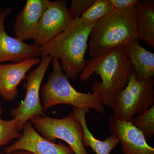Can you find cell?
<instances>
[{
  "label": "cell",
  "mask_w": 154,
  "mask_h": 154,
  "mask_svg": "<svg viewBox=\"0 0 154 154\" xmlns=\"http://www.w3.org/2000/svg\"><path fill=\"white\" fill-rule=\"evenodd\" d=\"M132 70V63L124 46L91 58L80 79L86 82L94 73L99 75L101 82H95L92 90L100 96L104 106L113 108L116 98L126 87Z\"/></svg>",
  "instance_id": "cell-1"
},
{
  "label": "cell",
  "mask_w": 154,
  "mask_h": 154,
  "mask_svg": "<svg viewBox=\"0 0 154 154\" xmlns=\"http://www.w3.org/2000/svg\"><path fill=\"white\" fill-rule=\"evenodd\" d=\"M98 21H88L81 17L74 19L65 30L40 46L41 57L50 56L60 60L61 67L67 78L76 79L88 63L85 56L88 41L91 30Z\"/></svg>",
  "instance_id": "cell-2"
},
{
  "label": "cell",
  "mask_w": 154,
  "mask_h": 154,
  "mask_svg": "<svg viewBox=\"0 0 154 154\" xmlns=\"http://www.w3.org/2000/svg\"><path fill=\"white\" fill-rule=\"evenodd\" d=\"M89 38V55L91 58L124 47L130 42L138 39L135 7L113 10L97 22Z\"/></svg>",
  "instance_id": "cell-3"
},
{
  "label": "cell",
  "mask_w": 154,
  "mask_h": 154,
  "mask_svg": "<svg viewBox=\"0 0 154 154\" xmlns=\"http://www.w3.org/2000/svg\"><path fill=\"white\" fill-rule=\"evenodd\" d=\"M52 63V71L47 83L40 89L44 111L54 105L66 104L77 108H92L98 113H105V107L98 94L77 91L68 80L59 60L53 58Z\"/></svg>",
  "instance_id": "cell-4"
},
{
  "label": "cell",
  "mask_w": 154,
  "mask_h": 154,
  "mask_svg": "<svg viewBox=\"0 0 154 154\" xmlns=\"http://www.w3.org/2000/svg\"><path fill=\"white\" fill-rule=\"evenodd\" d=\"M154 86L153 78L138 81L133 69L126 87L116 100L113 115L120 120L130 122L134 116L153 106Z\"/></svg>",
  "instance_id": "cell-5"
},
{
  "label": "cell",
  "mask_w": 154,
  "mask_h": 154,
  "mask_svg": "<svg viewBox=\"0 0 154 154\" xmlns=\"http://www.w3.org/2000/svg\"><path fill=\"white\" fill-rule=\"evenodd\" d=\"M43 137L52 142L62 140L68 144L74 154H89L83 145V130L73 112L61 119L36 116L29 120Z\"/></svg>",
  "instance_id": "cell-6"
},
{
  "label": "cell",
  "mask_w": 154,
  "mask_h": 154,
  "mask_svg": "<svg viewBox=\"0 0 154 154\" xmlns=\"http://www.w3.org/2000/svg\"><path fill=\"white\" fill-rule=\"evenodd\" d=\"M52 59L50 56L42 57L37 67L25 78L27 82L24 85L26 89L25 99L19 106L11 111V116L17 120L19 131L22 129L23 125L30 119L44 116L39 92L42 80Z\"/></svg>",
  "instance_id": "cell-7"
},
{
  "label": "cell",
  "mask_w": 154,
  "mask_h": 154,
  "mask_svg": "<svg viewBox=\"0 0 154 154\" xmlns=\"http://www.w3.org/2000/svg\"><path fill=\"white\" fill-rule=\"evenodd\" d=\"M65 0L50 1L33 35L35 44L41 46L52 40L73 21Z\"/></svg>",
  "instance_id": "cell-8"
},
{
  "label": "cell",
  "mask_w": 154,
  "mask_h": 154,
  "mask_svg": "<svg viewBox=\"0 0 154 154\" xmlns=\"http://www.w3.org/2000/svg\"><path fill=\"white\" fill-rule=\"evenodd\" d=\"M22 136L14 143L5 148L4 152L11 153L17 150L26 151L34 154H74L69 146L52 142L39 134L30 121L23 125Z\"/></svg>",
  "instance_id": "cell-9"
},
{
  "label": "cell",
  "mask_w": 154,
  "mask_h": 154,
  "mask_svg": "<svg viewBox=\"0 0 154 154\" xmlns=\"http://www.w3.org/2000/svg\"><path fill=\"white\" fill-rule=\"evenodd\" d=\"M11 11L10 8H0V63L6 61L17 63L41 57L40 46L27 44L6 33L4 22Z\"/></svg>",
  "instance_id": "cell-10"
},
{
  "label": "cell",
  "mask_w": 154,
  "mask_h": 154,
  "mask_svg": "<svg viewBox=\"0 0 154 154\" xmlns=\"http://www.w3.org/2000/svg\"><path fill=\"white\" fill-rule=\"evenodd\" d=\"M109 130L121 143L122 154H154L144 135L131 122L120 120L110 115Z\"/></svg>",
  "instance_id": "cell-11"
},
{
  "label": "cell",
  "mask_w": 154,
  "mask_h": 154,
  "mask_svg": "<svg viewBox=\"0 0 154 154\" xmlns=\"http://www.w3.org/2000/svg\"><path fill=\"white\" fill-rule=\"evenodd\" d=\"M40 62L39 58H31L17 63L0 64V96L7 101L15 100L17 87L25 79L27 72Z\"/></svg>",
  "instance_id": "cell-12"
},
{
  "label": "cell",
  "mask_w": 154,
  "mask_h": 154,
  "mask_svg": "<svg viewBox=\"0 0 154 154\" xmlns=\"http://www.w3.org/2000/svg\"><path fill=\"white\" fill-rule=\"evenodd\" d=\"M48 0H27L25 6L16 17L14 26L15 37L21 41L33 39V35Z\"/></svg>",
  "instance_id": "cell-13"
},
{
  "label": "cell",
  "mask_w": 154,
  "mask_h": 154,
  "mask_svg": "<svg viewBox=\"0 0 154 154\" xmlns=\"http://www.w3.org/2000/svg\"><path fill=\"white\" fill-rule=\"evenodd\" d=\"M125 49L131 63L137 79H148L154 76V54L140 45L138 39L130 42Z\"/></svg>",
  "instance_id": "cell-14"
},
{
  "label": "cell",
  "mask_w": 154,
  "mask_h": 154,
  "mask_svg": "<svg viewBox=\"0 0 154 154\" xmlns=\"http://www.w3.org/2000/svg\"><path fill=\"white\" fill-rule=\"evenodd\" d=\"M135 8L138 39L154 48V1H138Z\"/></svg>",
  "instance_id": "cell-15"
},
{
  "label": "cell",
  "mask_w": 154,
  "mask_h": 154,
  "mask_svg": "<svg viewBox=\"0 0 154 154\" xmlns=\"http://www.w3.org/2000/svg\"><path fill=\"white\" fill-rule=\"evenodd\" d=\"M90 111L88 108L73 107L72 112L79 121L83 130V143L85 147L90 146L96 154H110L119 143L118 138L112 134L104 141L96 138L89 130L86 120V114Z\"/></svg>",
  "instance_id": "cell-16"
},
{
  "label": "cell",
  "mask_w": 154,
  "mask_h": 154,
  "mask_svg": "<svg viewBox=\"0 0 154 154\" xmlns=\"http://www.w3.org/2000/svg\"><path fill=\"white\" fill-rule=\"evenodd\" d=\"M2 113L0 102V147L8 144L14 139H19L22 135L18 130L17 120L14 118L10 120H3L2 118Z\"/></svg>",
  "instance_id": "cell-17"
},
{
  "label": "cell",
  "mask_w": 154,
  "mask_h": 154,
  "mask_svg": "<svg viewBox=\"0 0 154 154\" xmlns=\"http://www.w3.org/2000/svg\"><path fill=\"white\" fill-rule=\"evenodd\" d=\"M131 122L134 126L140 130L146 139L154 135V105L143 113L133 118Z\"/></svg>",
  "instance_id": "cell-18"
},
{
  "label": "cell",
  "mask_w": 154,
  "mask_h": 154,
  "mask_svg": "<svg viewBox=\"0 0 154 154\" xmlns=\"http://www.w3.org/2000/svg\"><path fill=\"white\" fill-rule=\"evenodd\" d=\"M113 11L109 0H95L81 17L89 21H98Z\"/></svg>",
  "instance_id": "cell-19"
},
{
  "label": "cell",
  "mask_w": 154,
  "mask_h": 154,
  "mask_svg": "<svg viewBox=\"0 0 154 154\" xmlns=\"http://www.w3.org/2000/svg\"><path fill=\"white\" fill-rule=\"evenodd\" d=\"M95 2V0H72L69 12L74 19L81 17Z\"/></svg>",
  "instance_id": "cell-20"
},
{
  "label": "cell",
  "mask_w": 154,
  "mask_h": 154,
  "mask_svg": "<svg viewBox=\"0 0 154 154\" xmlns=\"http://www.w3.org/2000/svg\"><path fill=\"white\" fill-rule=\"evenodd\" d=\"M113 10H123L135 7L138 0H109Z\"/></svg>",
  "instance_id": "cell-21"
},
{
  "label": "cell",
  "mask_w": 154,
  "mask_h": 154,
  "mask_svg": "<svg viewBox=\"0 0 154 154\" xmlns=\"http://www.w3.org/2000/svg\"><path fill=\"white\" fill-rule=\"evenodd\" d=\"M0 154H7L4 152H0ZM8 154H34L30 152L26 151L23 150H17L15 151Z\"/></svg>",
  "instance_id": "cell-22"
},
{
  "label": "cell",
  "mask_w": 154,
  "mask_h": 154,
  "mask_svg": "<svg viewBox=\"0 0 154 154\" xmlns=\"http://www.w3.org/2000/svg\"><path fill=\"white\" fill-rule=\"evenodd\" d=\"M0 97H1V96H0Z\"/></svg>",
  "instance_id": "cell-23"
}]
</instances>
